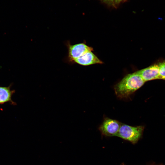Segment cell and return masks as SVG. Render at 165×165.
<instances>
[{"mask_svg": "<svg viewBox=\"0 0 165 165\" xmlns=\"http://www.w3.org/2000/svg\"><path fill=\"white\" fill-rule=\"evenodd\" d=\"M145 82L138 71L128 74L114 86L115 94L119 98H127L141 87Z\"/></svg>", "mask_w": 165, "mask_h": 165, "instance_id": "1", "label": "cell"}, {"mask_svg": "<svg viewBox=\"0 0 165 165\" xmlns=\"http://www.w3.org/2000/svg\"><path fill=\"white\" fill-rule=\"evenodd\" d=\"M144 129L142 126H132L121 123L116 136L135 144L141 137Z\"/></svg>", "mask_w": 165, "mask_h": 165, "instance_id": "2", "label": "cell"}, {"mask_svg": "<svg viewBox=\"0 0 165 165\" xmlns=\"http://www.w3.org/2000/svg\"><path fill=\"white\" fill-rule=\"evenodd\" d=\"M121 123L115 119L105 118L99 129L102 135L108 137L116 136Z\"/></svg>", "mask_w": 165, "mask_h": 165, "instance_id": "3", "label": "cell"}, {"mask_svg": "<svg viewBox=\"0 0 165 165\" xmlns=\"http://www.w3.org/2000/svg\"><path fill=\"white\" fill-rule=\"evenodd\" d=\"M68 60L72 62L76 59L83 55L86 53L92 51V47L88 46L84 43H78L74 45L68 44L67 45Z\"/></svg>", "mask_w": 165, "mask_h": 165, "instance_id": "4", "label": "cell"}, {"mask_svg": "<svg viewBox=\"0 0 165 165\" xmlns=\"http://www.w3.org/2000/svg\"><path fill=\"white\" fill-rule=\"evenodd\" d=\"M138 72L145 82L159 79L158 64H153Z\"/></svg>", "mask_w": 165, "mask_h": 165, "instance_id": "5", "label": "cell"}, {"mask_svg": "<svg viewBox=\"0 0 165 165\" xmlns=\"http://www.w3.org/2000/svg\"><path fill=\"white\" fill-rule=\"evenodd\" d=\"M73 62L80 65L85 66L103 63V62L92 51L87 52L83 55L74 60Z\"/></svg>", "mask_w": 165, "mask_h": 165, "instance_id": "6", "label": "cell"}, {"mask_svg": "<svg viewBox=\"0 0 165 165\" xmlns=\"http://www.w3.org/2000/svg\"><path fill=\"white\" fill-rule=\"evenodd\" d=\"M12 84L8 86H0V104L9 102L13 105L16 104L12 100V97L14 93V90L11 89Z\"/></svg>", "mask_w": 165, "mask_h": 165, "instance_id": "7", "label": "cell"}, {"mask_svg": "<svg viewBox=\"0 0 165 165\" xmlns=\"http://www.w3.org/2000/svg\"><path fill=\"white\" fill-rule=\"evenodd\" d=\"M159 79L165 80V61L158 63Z\"/></svg>", "mask_w": 165, "mask_h": 165, "instance_id": "8", "label": "cell"}, {"mask_svg": "<svg viewBox=\"0 0 165 165\" xmlns=\"http://www.w3.org/2000/svg\"><path fill=\"white\" fill-rule=\"evenodd\" d=\"M122 165H124V164H123V163H122Z\"/></svg>", "mask_w": 165, "mask_h": 165, "instance_id": "9", "label": "cell"}, {"mask_svg": "<svg viewBox=\"0 0 165 165\" xmlns=\"http://www.w3.org/2000/svg\"><path fill=\"white\" fill-rule=\"evenodd\" d=\"M124 165H125L124 164Z\"/></svg>", "mask_w": 165, "mask_h": 165, "instance_id": "10", "label": "cell"}]
</instances>
